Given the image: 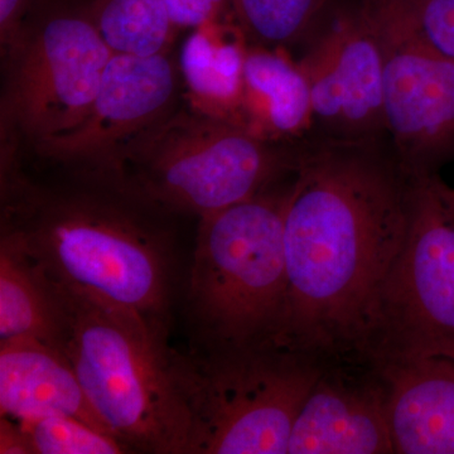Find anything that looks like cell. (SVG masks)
<instances>
[{
    "instance_id": "6da1fadb",
    "label": "cell",
    "mask_w": 454,
    "mask_h": 454,
    "mask_svg": "<svg viewBox=\"0 0 454 454\" xmlns=\"http://www.w3.org/2000/svg\"><path fill=\"white\" fill-rule=\"evenodd\" d=\"M418 175L389 138L322 136L298 148L286 219V307L278 348L365 352L402 252Z\"/></svg>"
},
{
    "instance_id": "7a4b0ae2",
    "label": "cell",
    "mask_w": 454,
    "mask_h": 454,
    "mask_svg": "<svg viewBox=\"0 0 454 454\" xmlns=\"http://www.w3.org/2000/svg\"><path fill=\"white\" fill-rule=\"evenodd\" d=\"M146 206L112 188H50L2 155V234L55 282L164 328L169 303L167 232Z\"/></svg>"
},
{
    "instance_id": "3957f363",
    "label": "cell",
    "mask_w": 454,
    "mask_h": 454,
    "mask_svg": "<svg viewBox=\"0 0 454 454\" xmlns=\"http://www.w3.org/2000/svg\"><path fill=\"white\" fill-rule=\"evenodd\" d=\"M51 280L64 310L61 351L107 428L129 450L192 453V424L170 376L164 328Z\"/></svg>"
},
{
    "instance_id": "277c9868",
    "label": "cell",
    "mask_w": 454,
    "mask_h": 454,
    "mask_svg": "<svg viewBox=\"0 0 454 454\" xmlns=\"http://www.w3.org/2000/svg\"><path fill=\"white\" fill-rule=\"evenodd\" d=\"M297 146L274 145L182 103L121 155L104 187L152 210L200 219L291 175Z\"/></svg>"
},
{
    "instance_id": "5b68a950",
    "label": "cell",
    "mask_w": 454,
    "mask_h": 454,
    "mask_svg": "<svg viewBox=\"0 0 454 454\" xmlns=\"http://www.w3.org/2000/svg\"><path fill=\"white\" fill-rule=\"evenodd\" d=\"M291 182L200 219L188 301L212 349H280Z\"/></svg>"
},
{
    "instance_id": "8992f818",
    "label": "cell",
    "mask_w": 454,
    "mask_h": 454,
    "mask_svg": "<svg viewBox=\"0 0 454 454\" xmlns=\"http://www.w3.org/2000/svg\"><path fill=\"white\" fill-rule=\"evenodd\" d=\"M170 376L192 424L193 454H284L321 372L278 348H167Z\"/></svg>"
},
{
    "instance_id": "52a82bcc",
    "label": "cell",
    "mask_w": 454,
    "mask_h": 454,
    "mask_svg": "<svg viewBox=\"0 0 454 454\" xmlns=\"http://www.w3.org/2000/svg\"><path fill=\"white\" fill-rule=\"evenodd\" d=\"M113 55L83 5L35 0L20 40L2 55V146L33 149L74 129Z\"/></svg>"
},
{
    "instance_id": "ba28073f",
    "label": "cell",
    "mask_w": 454,
    "mask_h": 454,
    "mask_svg": "<svg viewBox=\"0 0 454 454\" xmlns=\"http://www.w3.org/2000/svg\"><path fill=\"white\" fill-rule=\"evenodd\" d=\"M438 173L419 175L413 214L379 298L365 354L379 366L422 357L454 360V212Z\"/></svg>"
},
{
    "instance_id": "9c48e42d",
    "label": "cell",
    "mask_w": 454,
    "mask_h": 454,
    "mask_svg": "<svg viewBox=\"0 0 454 454\" xmlns=\"http://www.w3.org/2000/svg\"><path fill=\"white\" fill-rule=\"evenodd\" d=\"M382 55L387 137L406 168L437 173L454 157V59L430 43L406 0H361Z\"/></svg>"
},
{
    "instance_id": "30bf717a",
    "label": "cell",
    "mask_w": 454,
    "mask_h": 454,
    "mask_svg": "<svg viewBox=\"0 0 454 454\" xmlns=\"http://www.w3.org/2000/svg\"><path fill=\"white\" fill-rule=\"evenodd\" d=\"M184 103L178 59L113 55L88 115L74 129L35 145L44 160L64 164L103 186L121 155Z\"/></svg>"
},
{
    "instance_id": "8fae6325",
    "label": "cell",
    "mask_w": 454,
    "mask_h": 454,
    "mask_svg": "<svg viewBox=\"0 0 454 454\" xmlns=\"http://www.w3.org/2000/svg\"><path fill=\"white\" fill-rule=\"evenodd\" d=\"M298 65L309 82L315 127L345 140L389 138L382 55L361 0L331 4Z\"/></svg>"
},
{
    "instance_id": "7c38bea8",
    "label": "cell",
    "mask_w": 454,
    "mask_h": 454,
    "mask_svg": "<svg viewBox=\"0 0 454 454\" xmlns=\"http://www.w3.org/2000/svg\"><path fill=\"white\" fill-rule=\"evenodd\" d=\"M0 413L18 422L76 418L114 435L90 404L64 352L38 340H0Z\"/></svg>"
},
{
    "instance_id": "4fadbf2b",
    "label": "cell",
    "mask_w": 454,
    "mask_h": 454,
    "mask_svg": "<svg viewBox=\"0 0 454 454\" xmlns=\"http://www.w3.org/2000/svg\"><path fill=\"white\" fill-rule=\"evenodd\" d=\"M380 369L395 453L454 454V360L413 358Z\"/></svg>"
},
{
    "instance_id": "5bb4252c",
    "label": "cell",
    "mask_w": 454,
    "mask_h": 454,
    "mask_svg": "<svg viewBox=\"0 0 454 454\" xmlns=\"http://www.w3.org/2000/svg\"><path fill=\"white\" fill-rule=\"evenodd\" d=\"M395 453L387 393L317 382L293 424L288 454Z\"/></svg>"
},
{
    "instance_id": "9a60e30c",
    "label": "cell",
    "mask_w": 454,
    "mask_h": 454,
    "mask_svg": "<svg viewBox=\"0 0 454 454\" xmlns=\"http://www.w3.org/2000/svg\"><path fill=\"white\" fill-rule=\"evenodd\" d=\"M240 127L282 145L300 142L315 128L309 82L286 49L247 47Z\"/></svg>"
},
{
    "instance_id": "2e32d148",
    "label": "cell",
    "mask_w": 454,
    "mask_h": 454,
    "mask_svg": "<svg viewBox=\"0 0 454 454\" xmlns=\"http://www.w3.org/2000/svg\"><path fill=\"white\" fill-rule=\"evenodd\" d=\"M247 40L235 14L190 31L177 59L187 106L240 125Z\"/></svg>"
},
{
    "instance_id": "e0dca14e",
    "label": "cell",
    "mask_w": 454,
    "mask_h": 454,
    "mask_svg": "<svg viewBox=\"0 0 454 454\" xmlns=\"http://www.w3.org/2000/svg\"><path fill=\"white\" fill-rule=\"evenodd\" d=\"M64 310L52 280L17 240L0 239V340H38L61 349Z\"/></svg>"
},
{
    "instance_id": "ac0fdd59",
    "label": "cell",
    "mask_w": 454,
    "mask_h": 454,
    "mask_svg": "<svg viewBox=\"0 0 454 454\" xmlns=\"http://www.w3.org/2000/svg\"><path fill=\"white\" fill-rule=\"evenodd\" d=\"M85 9L114 55L172 52L179 31L164 0H91Z\"/></svg>"
},
{
    "instance_id": "d6986e66",
    "label": "cell",
    "mask_w": 454,
    "mask_h": 454,
    "mask_svg": "<svg viewBox=\"0 0 454 454\" xmlns=\"http://www.w3.org/2000/svg\"><path fill=\"white\" fill-rule=\"evenodd\" d=\"M333 0H232L247 38L268 47H288L309 37Z\"/></svg>"
},
{
    "instance_id": "ffe728a7",
    "label": "cell",
    "mask_w": 454,
    "mask_h": 454,
    "mask_svg": "<svg viewBox=\"0 0 454 454\" xmlns=\"http://www.w3.org/2000/svg\"><path fill=\"white\" fill-rule=\"evenodd\" d=\"M18 423L26 433L33 454L130 452L118 438L101 432L76 418L44 417Z\"/></svg>"
},
{
    "instance_id": "44dd1931",
    "label": "cell",
    "mask_w": 454,
    "mask_h": 454,
    "mask_svg": "<svg viewBox=\"0 0 454 454\" xmlns=\"http://www.w3.org/2000/svg\"><path fill=\"white\" fill-rule=\"evenodd\" d=\"M430 43L454 59V0H406Z\"/></svg>"
},
{
    "instance_id": "7402d4cb",
    "label": "cell",
    "mask_w": 454,
    "mask_h": 454,
    "mask_svg": "<svg viewBox=\"0 0 454 454\" xmlns=\"http://www.w3.org/2000/svg\"><path fill=\"white\" fill-rule=\"evenodd\" d=\"M164 4L179 32L235 14L232 0H164Z\"/></svg>"
},
{
    "instance_id": "603a6c76",
    "label": "cell",
    "mask_w": 454,
    "mask_h": 454,
    "mask_svg": "<svg viewBox=\"0 0 454 454\" xmlns=\"http://www.w3.org/2000/svg\"><path fill=\"white\" fill-rule=\"evenodd\" d=\"M35 0H0V46L2 55L20 40L31 16Z\"/></svg>"
},
{
    "instance_id": "cb8c5ba5",
    "label": "cell",
    "mask_w": 454,
    "mask_h": 454,
    "mask_svg": "<svg viewBox=\"0 0 454 454\" xmlns=\"http://www.w3.org/2000/svg\"><path fill=\"white\" fill-rule=\"evenodd\" d=\"M0 453L33 454L22 427L12 418L2 417L0 419Z\"/></svg>"
},
{
    "instance_id": "d4e9b609",
    "label": "cell",
    "mask_w": 454,
    "mask_h": 454,
    "mask_svg": "<svg viewBox=\"0 0 454 454\" xmlns=\"http://www.w3.org/2000/svg\"><path fill=\"white\" fill-rule=\"evenodd\" d=\"M439 190H441L442 196H443L444 201L447 202V205L452 208L454 212V190L448 186L447 184H444L443 181H439Z\"/></svg>"
},
{
    "instance_id": "484cf974",
    "label": "cell",
    "mask_w": 454,
    "mask_h": 454,
    "mask_svg": "<svg viewBox=\"0 0 454 454\" xmlns=\"http://www.w3.org/2000/svg\"><path fill=\"white\" fill-rule=\"evenodd\" d=\"M67 2L74 3V4L83 5V7H85V5H88L91 0H67Z\"/></svg>"
}]
</instances>
